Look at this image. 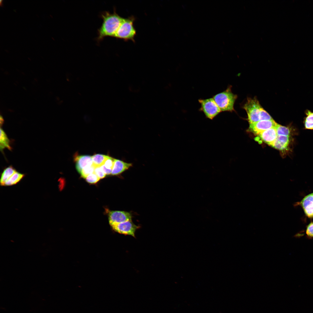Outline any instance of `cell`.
Returning <instances> with one entry per match:
<instances>
[{
  "instance_id": "14",
  "label": "cell",
  "mask_w": 313,
  "mask_h": 313,
  "mask_svg": "<svg viewBox=\"0 0 313 313\" xmlns=\"http://www.w3.org/2000/svg\"><path fill=\"white\" fill-rule=\"evenodd\" d=\"M305 116L303 121V129L313 130V112L306 110L305 111Z\"/></svg>"
},
{
  "instance_id": "15",
  "label": "cell",
  "mask_w": 313,
  "mask_h": 313,
  "mask_svg": "<svg viewBox=\"0 0 313 313\" xmlns=\"http://www.w3.org/2000/svg\"><path fill=\"white\" fill-rule=\"evenodd\" d=\"M16 172V170L12 166L5 169L1 175L0 181L1 185L3 186L4 183Z\"/></svg>"
},
{
  "instance_id": "9",
  "label": "cell",
  "mask_w": 313,
  "mask_h": 313,
  "mask_svg": "<svg viewBox=\"0 0 313 313\" xmlns=\"http://www.w3.org/2000/svg\"><path fill=\"white\" fill-rule=\"evenodd\" d=\"M273 119L267 120H261L250 124L249 130L250 131L259 135L261 132L273 127L277 124Z\"/></svg>"
},
{
  "instance_id": "5",
  "label": "cell",
  "mask_w": 313,
  "mask_h": 313,
  "mask_svg": "<svg viewBox=\"0 0 313 313\" xmlns=\"http://www.w3.org/2000/svg\"><path fill=\"white\" fill-rule=\"evenodd\" d=\"M295 136L277 135L271 146L282 152L285 154L291 153L295 143Z\"/></svg>"
},
{
  "instance_id": "8",
  "label": "cell",
  "mask_w": 313,
  "mask_h": 313,
  "mask_svg": "<svg viewBox=\"0 0 313 313\" xmlns=\"http://www.w3.org/2000/svg\"><path fill=\"white\" fill-rule=\"evenodd\" d=\"M109 223L112 226L127 221L132 220V215L130 212L120 211H110L108 213Z\"/></svg>"
},
{
  "instance_id": "3",
  "label": "cell",
  "mask_w": 313,
  "mask_h": 313,
  "mask_svg": "<svg viewBox=\"0 0 313 313\" xmlns=\"http://www.w3.org/2000/svg\"><path fill=\"white\" fill-rule=\"evenodd\" d=\"M134 18H123L120 26L114 37L125 40H133L136 34V31L133 26Z\"/></svg>"
},
{
  "instance_id": "22",
  "label": "cell",
  "mask_w": 313,
  "mask_h": 313,
  "mask_svg": "<svg viewBox=\"0 0 313 313\" xmlns=\"http://www.w3.org/2000/svg\"><path fill=\"white\" fill-rule=\"evenodd\" d=\"M306 234V237L308 239L313 238V222H311L307 226Z\"/></svg>"
},
{
  "instance_id": "10",
  "label": "cell",
  "mask_w": 313,
  "mask_h": 313,
  "mask_svg": "<svg viewBox=\"0 0 313 313\" xmlns=\"http://www.w3.org/2000/svg\"><path fill=\"white\" fill-rule=\"evenodd\" d=\"M300 204L306 216L309 218H313V192L305 196Z\"/></svg>"
},
{
  "instance_id": "17",
  "label": "cell",
  "mask_w": 313,
  "mask_h": 313,
  "mask_svg": "<svg viewBox=\"0 0 313 313\" xmlns=\"http://www.w3.org/2000/svg\"><path fill=\"white\" fill-rule=\"evenodd\" d=\"M7 148L10 150L11 148L10 144V141L6 134L3 129L0 128V148L1 151Z\"/></svg>"
},
{
  "instance_id": "11",
  "label": "cell",
  "mask_w": 313,
  "mask_h": 313,
  "mask_svg": "<svg viewBox=\"0 0 313 313\" xmlns=\"http://www.w3.org/2000/svg\"><path fill=\"white\" fill-rule=\"evenodd\" d=\"M74 161L76 169L80 174L84 168L93 164L92 156L89 155L77 156L74 158Z\"/></svg>"
},
{
  "instance_id": "6",
  "label": "cell",
  "mask_w": 313,
  "mask_h": 313,
  "mask_svg": "<svg viewBox=\"0 0 313 313\" xmlns=\"http://www.w3.org/2000/svg\"><path fill=\"white\" fill-rule=\"evenodd\" d=\"M198 101L201 105L199 110L203 112L207 118L212 120L221 112L213 98L200 99Z\"/></svg>"
},
{
  "instance_id": "16",
  "label": "cell",
  "mask_w": 313,
  "mask_h": 313,
  "mask_svg": "<svg viewBox=\"0 0 313 313\" xmlns=\"http://www.w3.org/2000/svg\"><path fill=\"white\" fill-rule=\"evenodd\" d=\"M25 176L24 174L16 171L4 183L3 186H10L15 185L19 183Z\"/></svg>"
},
{
  "instance_id": "21",
  "label": "cell",
  "mask_w": 313,
  "mask_h": 313,
  "mask_svg": "<svg viewBox=\"0 0 313 313\" xmlns=\"http://www.w3.org/2000/svg\"><path fill=\"white\" fill-rule=\"evenodd\" d=\"M114 160L115 159L108 156L103 165L106 168L112 170Z\"/></svg>"
},
{
  "instance_id": "2",
  "label": "cell",
  "mask_w": 313,
  "mask_h": 313,
  "mask_svg": "<svg viewBox=\"0 0 313 313\" xmlns=\"http://www.w3.org/2000/svg\"><path fill=\"white\" fill-rule=\"evenodd\" d=\"M231 86H228L224 91L213 96L216 103L221 111L232 112L234 110V105L237 96L231 90Z\"/></svg>"
},
{
  "instance_id": "1",
  "label": "cell",
  "mask_w": 313,
  "mask_h": 313,
  "mask_svg": "<svg viewBox=\"0 0 313 313\" xmlns=\"http://www.w3.org/2000/svg\"><path fill=\"white\" fill-rule=\"evenodd\" d=\"M101 17L103 22L98 30V40H101L106 37H114L123 18L115 11L112 13L105 12Z\"/></svg>"
},
{
  "instance_id": "20",
  "label": "cell",
  "mask_w": 313,
  "mask_h": 313,
  "mask_svg": "<svg viewBox=\"0 0 313 313\" xmlns=\"http://www.w3.org/2000/svg\"><path fill=\"white\" fill-rule=\"evenodd\" d=\"M87 182L90 183H95L98 182L100 178L94 173L88 175L86 178Z\"/></svg>"
},
{
  "instance_id": "19",
  "label": "cell",
  "mask_w": 313,
  "mask_h": 313,
  "mask_svg": "<svg viewBox=\"0 0 313 313\" xmlns=\"http://www.w3.org/2000/svg\"><path fill=\"white\" fill-rule=\"evenodd\" d=\"M95 167L93 164L85 167L83 169L80 174L81 176L85 179L88 175L94 172Z\"/></svg>"
},
{
  "instance_id": "12",
  "label": "cell",
  "mask_w": 313,
  "mask_h": 313,
  "mask_svg": "<svg viewBox=\"0 0 313 313\" xmlns=\"http://www.w3.org/2000/svg\"><path fill=\"white\" fill-rule=\"evenodd\" d=\"M258 135L264 142L271 145L277 136L276 127L264 131Z\"/></svg>"
},
{
  "instance_id": "18",
  "label": "cell",
  "mask_w": 313,
  "mask_h": 313,
  "mask_svg": "<svg viewBox=\"0 0 313 313\" xmlns=\"http://www.w3.org/2000/svg\"><path fill=\"white\" fill-rule=\"evenodd\" d=\"M108 156L100 154H97L92 156L93 164L95 167L101 166L103 165Z\"/></svg>"
},
{
  "instance_id": "13",
  "label": "cell",
  "mask_w": 313,
  "mask_h": 313,
  "mask_svg": "<svg viewBox=\"0 0 313 313\" xmlns=\"http://www.w3.org/2000/svg\"><path fill=\"white\" fill-rule=\"evenodd\" d=\"M132 165L131 163H128L122 161L115 159L114 165L111 174L113 175L119 174Z\"/></svg>"
},
{
  "instance_id": "4",
  "label": "cell",
  "mask_w": 313,
  "mask_h": 313,
  "mask_svg": "<svg viewBox=\"0 0 313 313\" xmlns=\"http://www.w3.org/2000/svg\"><path fill=\"white\" fill-rule=\"evenodd\" d=\"M262 108L256 97L248 98L243 108L247 112L250 124L260 121V114Z\"/></svg>"
},
{
  "instance_id": "23",
  "label": "cell",
  "mask_w": 313,
  "mask_h": 313,
  "mask_svg": "<svg viewBox=\"0 0 313 313\" xmlns=\"http://www.w3.org/2000/svg\"><path fill=\"white\" fill-rule=\"evenodd\" d=\"M260 119V121H261L270 120L273 119L269 114L262 107L261 110Z\"/></svg>"
},
{
  "instance_id": "24",
  "label": "cell",
  "mask_w": 313,
  "mask_h": 313,
  "mask_svg": "<svg viewBox=\"0 0 313 313\" xmlns=\"http://www.w3.org/2000/svg\"><path fill=\"white\" fill-rule=\"evenodd\" d=\"M94 172L97 176L100 179L105 177L106 174L102 170L101 166H97L95 167Z\"/></svg>"
},
{
  "instance_id": "7",
  "label": "cell",
  "mask_w": 313,
  "mask_h": 313,
  "mask_svg": "<svg viewBox=\"0 0 313 313\" xmlns=\"http://www.w3.org/2000/svg\"><path fill=\"white\" fill-rule=\"evenodd\" d=\"M117 232L135 237V232L139 227L134 224L132 220L127 221L111 226Z\"/></svg>"
}]
</instances>
